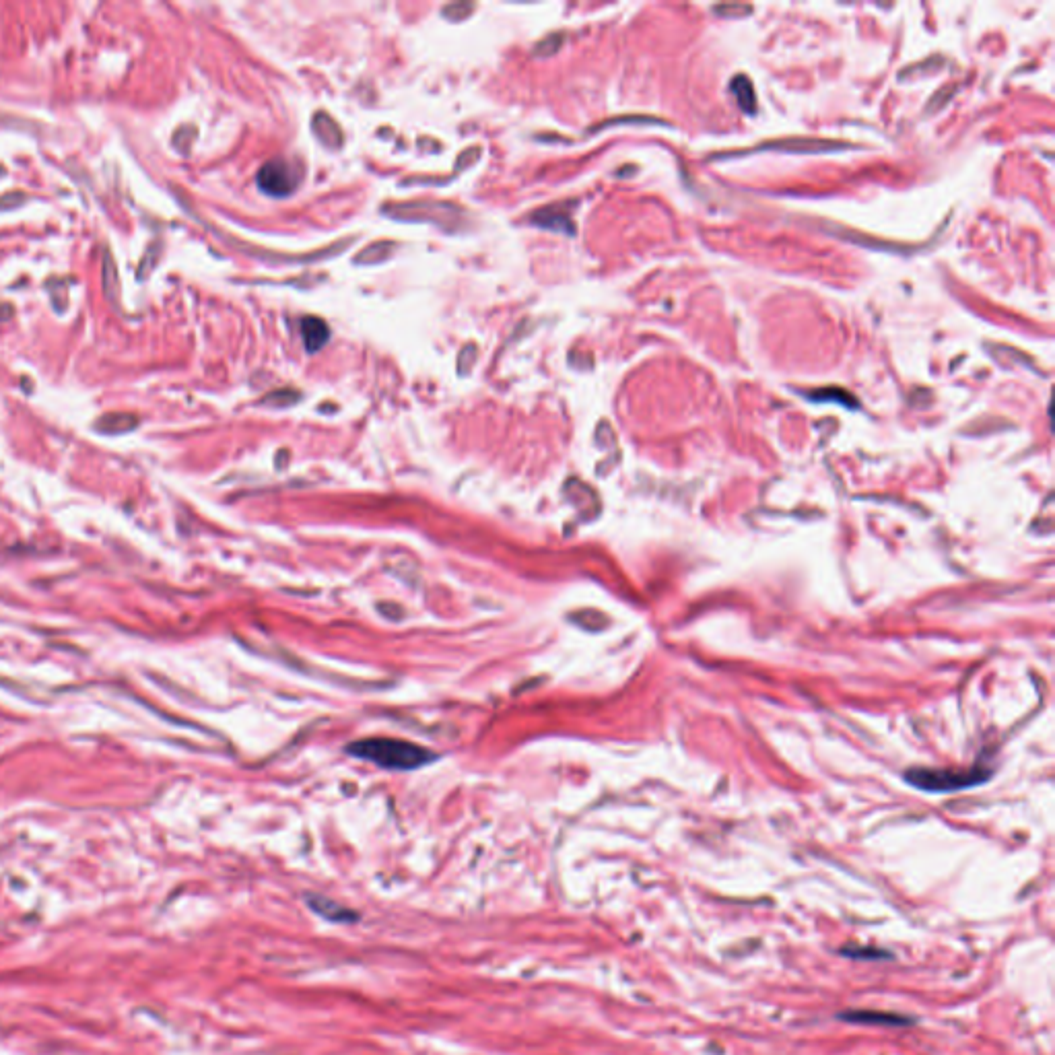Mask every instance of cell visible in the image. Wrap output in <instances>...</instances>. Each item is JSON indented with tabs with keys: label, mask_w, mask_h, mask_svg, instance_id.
I'll return each mask as SVG.
<instances>
[{
	"label": "cell",
	"mask_w": 1055,
	"mask_h": 1055,
	"mask_svg": "<svg viewBox=\"0 0 1055 1055\" xmlns=\"http://www.w3.org/2000/svg\"><path fill=\"white\" fill-rule=\"evenodd\" d=\"M301 334H303V345L305 349H308V353L320 351L330 338V330L326 322H322L320 318L301 320Z\"/></svg>",
	"instance_id": "6"
},
{
	"label": "cell",
	"mask_w": 1055,
	"mask_h": 1055,
	"mask_svg": "<svg viewBox=\"0 0 1055 1055\" xmlns=\"http://www.w3.org/2000/svg\"><path fill=\"white\" fill-rule=\"evenodd\" d=\"M134 423H136V419L130 417V415H116V417L110 415V417H104V419H101V427H108V425H112V427H120V425L130 427V425H134Z\"/></svg>",
	"instance_id": "11"
},
{
	"label": "cell",
	"mask_w": 1055,
	"mask_h": 1055,
	"mask_svg": "<svg viewBox=\"0 0 1055 1055\" xmlns=\"http://www.w3.org/2000/svg\"><path fill=\"white\" fill-rule=\"evenodd\" d=\"M839 955L847 959H854V961H893L895 959L893 952L889 950L878 948V946H862L854 942L841 946Z\"/></svg>",
	"instance_id": "7"
},
{
	"label": "cell",
	"mask_w": 1055,
	"mask_h": 1055,
	"mask_svg": "<svg viewBox=\"0 0 1055 1055\" xmlns=\"http://www.w3.org/2000/svg\"><path fill=\"white\" fill-rule=\"evenodd\" d=\"M299 178L301 172L295 165H291L287 159H275L268 161L258 172V186L270 196L283 198L297 188Z\"/></svg>",
	"instance_id": "3"
},
{
	"label": "cell",
	"mask_w": 1055,
	"mask_h": 1055,
	"mask_svg": "<svg viewBox=\"0 0 1055 1055\" xmlns=\"http://www.w3.org/2000/svg\"><path fill=\"white\" fill-rule=\"evenodd\" d=\"M990 777L988 771H932V769H913L905 779L913 788L926 792H955L971 786L983 784Z\"/></svg>",
	"instance_id": "2"
},
{
	"label": "cell",
	"mask_w": 1055,
	"mask_h": 1055,
	"mask_svg": "<svg viewBox=\"0 0 1055 1055\" xmlns=\"http://www.w3.org/2000/svg\"><path fill=\"white\" fill-rule=\"evenodd\" d=\"M347 753L357 759L371 761L384 769H394V771L419 769L425 763H431L435 759V755L429 753L427 748L417 746L413 742H406V740H394V738L357 740L347 746Z\"/></svg>",
	"instance_id": "1"
},
{
	"label": "cell",
	"mask_w": 1055,
	"mask_h": 1055,
	"mask_svg": "<svg viewBox=\"0 0 1055 1055\" xmlns=\"http://www.w3.org/2000/svg\"><path fill=\"white\" fill-rule=\"evenodd\" d=\"M732 89L736 91V95L740 99V106L746 112H753L755 110V93H753V85L748 83V79L746 77H736L734 83H732Z\"/></svg>",
	"instance_id": "9"
},
{
	"label": "cell",
	"mask_w": 1055,
	"mask_h": 1055,
	"mask_svg": "<svg viewBox=\"0 0 1055 1055\" xmlns=\"http://www.w3.org/2000/svg\"><path fill=\"white\" fill-rule=\"evenodd\" d=\"M777 147H790L788 151H827V147H839L837 143L829 141H786L777 143Z\"/></svg>",
	"instance_id": "10"
},
{
	"label": "cell",
	"mask_w": 1055,
	"mask_h": 1055,
	"mask_svg": "<svg viewBox=\"0 0 1055 1055\" xmlns=\"http://www.w3.org/2000/svg\"><path fill=\"white\" fill-rule=\"evenodd\" d=\"M104 293L110 301H116L118 303V297H120V281H118V270H116V262L110 254V250H104Z\"/></svg>",
	"instance_id": "8"
},
{
	"label": "cell",
	"mask_w": 1055,
	"mask_h": 1055,
	"mask_svg": "<svg viewBox=\"0 0 1055 1055\" xmlns=\"http://www.w3.org/2000/svg\"><path fill=\"white\" fill-rule=\"evenodd\" d=\"M305 903L310 905V909L314 913H318L320 917H324L326 922H334V924H353L359 920V913L349 909L347 905L338 903L334 899H328L324 895H305Z\"/></svg>",
	"instance_id": "5"
},
{
	"label": "cell",
	"mask_w": 1055,
	"mask_h": 1055,
	"mask_svg": "<svg viewBox=\"0 0 1055 1055\" xmlns=\"http://www.w3.org/2000/svg\"><path fill=\"white\" fill-rule=\"evenodd\" d=\"M843 1023L852 1025H872V1027H893V1029H905L913 1027L915 1018L897 1014V1012H880V1010H845L837 1014Z\"/></svg>",
	"instance_id": "4"
}]
</instances>
